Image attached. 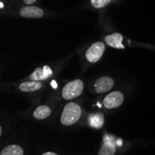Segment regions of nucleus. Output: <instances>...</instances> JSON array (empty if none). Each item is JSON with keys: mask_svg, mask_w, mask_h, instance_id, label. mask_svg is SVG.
<instances>
[{"mask_svg": "<svg viewBox=\"0 0 155 155\" xmlns=\"http://www.w3.org/2000/svg\"><path fill=\"white\" fill-rule=\"evenodd\" d=\"M81 113L82 111L80 106L75 103H69L64 107L61 118V123L65 126L72 125L78 121Z\"/></svg>", "mask_w": 155, "mask_h": 155, "instance_id": "nucleus-1", "label": "nucleus"}, {"mask_svg": "<svg viewBox=\"0 0 155 155\" xmlns=\"http://www.w3.org/2000/svg\"><path fill=\"white\" fill-rule=\"evenodd\" d=\"M83 83L80 79L71 81L64 86L62 95L65 99L71 100L76 98L82 94Z\"/></svg>", "mask_w": 155, "mask_h": 155, "instance_id": "nucleus-2", "label": "nucleus"}, {"mask_svg": "<svg viewBox=\"0 0 155 155\" xmlns=\"http://www.w3.org/2000/svg\"><path fill=\"white\" fill-rule=\"evenodd\" d=\"M105 50V45L101 42L93 44L86 53V57L90 63H96L100 60Z\"/></svg>", "mask_w": 155, "mask_h": 155, "instance_id": "nucleus-3", "label": "nucleus"}, {"mask_svg": "<svg viewBox=\"0 0 155 155\" xmlns=\"http://www.w3.org/2000/svg\"><path fill=\"white\" fill-rule=\"evenodd\" d=\"M116 140L114 136L105 134L103 139L104 144L101 147L98 155H114L116 152Z\"/></svg>", "mask_w": 155, "mask_h": 155, "instance_id": "nucleus-4", "label": "nucleus"}, {"mask_svg": "<svg viewBox=\"0 0 155 155\" xmlns=\"http://www.w3.org/2000/svg\"><path fill=\"white\" fill-rule=\"evenodd\" d=\"M124 101V95L119 91L110 93L106 96L104 100V106L108 109L117 108L122 104Z\"/></svg>", "mask_w": 155, "mask_h": 155, "instance_id": "nucleus-5", "label": "nucleus"}, {"mask_svg": "<svg viewBox=\"0 0 155 155\" xmlns=\"http://www.w3.org/2000/svg\"><path fill=\"white\" fill-rule=\"evenodd\" d=\"M114 81L110 77L104 76L98 78L94 84L95 91L98 94H103L107 92L113 88Z\"/></svg>", "mask_w": 155, "mask_h": 155, "instance_id": "nucleus-6", "label": "nucleus"}, {"mask_svg": "<svg viewBox=\"0 0 155 155\" xmlns=\"http://www.w3.org/2000/svg\"><path fill=\"white\" fill-rule=\"evenodd\" d=\"M43 14L42 9L34 6L24 7L20 10V15L25 18H40Z\"/></svg>", "mask_w": 155, "mask_h": 155, "instance_id": "nucleus-7", "label": "nucleus"}, {"mask_svg": "<svg viewBox=\"0 0 155 155\" xmlns=\"http://www.w3.org/2000/svg\"><path fill=\"white\" fill-rule=\"evenodd\" d=\"M53 75V71L50 67L45 65L43 68H38L35 70V71L30 75V79L31 81H42L47 79L48 78Z\"/></svg>", "mask_w": 155, "mask_h": 155, "instance_id": "nucleus-8", "label": "nucleus"}, {"mask_svg": "<svg viewBox=\"0 0 155 155\" xmlns=\"http://www.w3.org/2000/svg\"><path fill=\"white\" fill-rule=\"evenodd\" d=\"M105 40L108 45L112 48H118V49H124V46L122 45L123 36L120 33H114L110 35L106 36Z\"/></svg>", "mask_w": 155, "mask_h": 155, "instance_id": "nucleus-9", "label": "nucleus"}, {"mask_svg": "<svg viewBox=\"0 0 155 155\" xmlns=\"http://www.w3.org/2000/svg\"><path fill=\"white\" fill-rule=\"evenodd\" d=\"M88 124L91 127L100 129L104 124V116L101 113L91 114L88 118Z\"/></svg>", "mask_w": 155, "mask_h": 155, "instance_id": "nucleus-10", "label": "nucleus"}, {"mask_svg": "<svg viewBox=\"0 0 155 155\" xmlns=\"http://www.w3.org/2000/svg\"><path fill=\"white\" fill-rule=\"evenodd\" d=\"M42 88V83L39 81H31L22 83L19 86V89L23 92H34Z\"/></svg>", "mask_w": 155, "mask_h": 155, "instance_id": "nucleus-11", "label": "nucleus"}, {"mask_svg": "<svg viewBox=\"0 0 155 155\" xmlns=\"http://www.w3.org/2000/svg\"><path fill=\"white\" fill-rule=\"evenodd\" d=\"M0 155H24V151L19 145L12 144L5 147Z\"/></svg>", "mask_w": 155, "mask_h": 155, "instance_id": "nucleus-12", "label": "nucleus"}, {"mask_svg": "<svg viewBox=\"0 0 155 155\" xmlns=\"http://www.w3.org/2000/svg\"><path fill=\"white\" fill-rule=\"evenodd\" d=\"M51 114V110L47 106H40L35 110L33 116L38 120L45 119L48 118Z\"/></svg>", "mask_w": 155, "mask_h": 155, "instance_id": "nucleus-13", "label": "nucleus"}, {"mask_svg": "<svg viewBox=\"0 0 155 155\" xmlns=\"http://www.w3.org/2000/svg\"><path fill=\"white\" fill-rule=\"evenodd\" d=\"M91 2L93 7L95 8L99 9L107 5L111 2V0H91Z\"/></svg>", "mask_w": 155, "mask_h": 155, "instance_id": "nucleus-14", "label": "nucleus"}, {"mask_svg": "<svg viewBox=\"0 0 155 155\" xmlns=\"http://www.w3.org/2000/svg\"><path fill=\"white\" fill-rule=\"evenodd\" d=\"M116 146H118V147H121L122 144H123V141H122V139H116Z\"/></svg>", "mask_w": 155, "mask_h": 155, "instance_id": "nucleus-15", "label": "nucleus"}, {"mask_svg": "<svg viewBox=\"0 0 155 155\" xmlns=\"http://www.w3.org/2000/svg\"><path fill=\"white\" fill-rule=\"evenodd\" d=\"M51 86H52V87H53L54 89H56V88H58V84H57V83H56V81L55 80L52 81Z\"/></svg>", "mask_w": 155, "mask_h": 155, "instance_id": "nucleus-16", "label": "nucleus"}, {"mask_svg": "<svg viewBox=\"0 0 155 155\" xmlns=\"http://www.w3.org/2000/svg\"><path fill=\"white\" fill-rule=\"evenodd\" d=\"M25 3L27 4V5H31V4H33L35 2L36 0H24Z\"/></svg>", "mask_w": 155, "mask_h": 155, "instance_id": "nucleus-17", "label": "nucleus"}, {"mask_svg": "<svg viewBox=\"0 0 155 155\" xmlns=\"http://www.w3.org/2000/svg\"><path fill=\"white\" fill-rule=\"evenodd\" d=\"M42 155H58V154L53 152H46V153H44V154H42Z\"/></svg>", "mask_w": 155, "mask_h": 155, "instance_id": "nucleus-18", "label": "nucleus"}, {"mask_svg": "<svg viewBox=\"0 0 155 155\" xmlns=\"http://www.w3.org/2000/svg\"><path fill=\"white\" fill-rule=\"evenodd\" d=\"M96 105L97 106H98V107H99V108H101V104H100V103L99 102H98V103H97V104H96Z\"/></svg>", "mask_w": 155, "mask_h": 155, "instance_id": "nucleus-19", "label": "nucleus"}, {"mask_svg": "<svg viewBox=\"0 0 155 155\" xmlns=\"http://www.w3.org/2000/svg\"><path fill=\"white\" fill-rule=\"evenodd\" d=\"M4 7V4L2 2H0V8H3Z\"/></svg>", "mask_w": 155, "mask_h": 155, "instance_id": "nucleus-20", "label": "nucleus"}, {"mask_svg": "<svg viewBox=\"0 0 155 155\" xmlns=\"http://www.w3.org/2000/svg\"><path fill=\"white\" fill-rule=\"evenodd\" d=\"M2 127H0V137L2 136Z\"/></svg>", "mask_w": 155, "mask_h": 155, "instance_id": "nucleus-21", "label": "nucleus"}]
</instances>
